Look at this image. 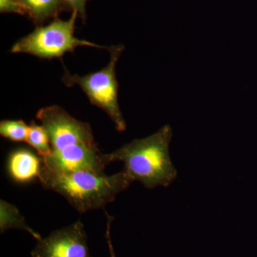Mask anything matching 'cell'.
I'll use <instances>...</instances> for the list:
<instances>
[{"instance_id":"8","label":"cell","mask_w":257,"mask_h":257,"mask_svg":"<svg viewBox=\"0 0 257 257\" xmlns=\"http://www.w3.org/2000/svg\"><path fill=\"white\" fill-rule=\"evenodd\" d=\"M42 167L41 157L28 149L15 150L8 157V173L18 183H30L34 179H39Z\"/></svg>"},{"instance_id":"2","label":"cell","mask_w":257,"mask_h":257,"mask_svg":"<svg viewBox=\"0 0 257 257\" xmlns=\"http://www.w3.org/2000/svg\"><path fill=\"white\" fill-rule=\"evenodd\" d=\"M39 180L45 189L62 195L80 213L104 207L133 182L124 170L108 176L92 171L56 172L43 165Z\"/></svg>"},{"instance_id":"10","label":"cell","mask_w":257,"mask_h":257,"mask_svg":"<svg viewBox=\"0 0 257 257\" xmlns=\"http://www.w3.org/2000/svg\"><path fill=\"white\" fill-rule=\"evenodd\" d=\"M25 12L37 21L55 15L60 6V0H20Z\"/></svg>"},{"instance_id":"15","label":"cell","mask_w":257,"mask_h":257,"mask_svg":"<svg viewBox=\"0 0 257 257\" xmlns=\"http://www.w3.org/2000/svg\"><path fill=\"white\" fill-rule=\"evenodd\" d=\"M107 216V221H106V231L105 236L106 238V241H107L108 246H109V253H110L111 257H116L115 256L114 248H113L112 242H111L110 230L111 225L112 223L113 217L112 216H109V214H106Z\"/></svg>"},{"instance_id":"13","label":"cell","mask_w":257,"mask_h":257,"mask_svg":"<svg viewBox=\"0 0 257 257\" xmlns=\"http://www.w3.org/2000/svg\"><path fill=\"white\" fill-rule=\"evenodd\" d=\"M1 13H13L25 15L26 13L20 0H0Z\"/></svg>"},{"instance_id":"12","label":"cell","mask_w":257,"mask_h":257,"mask_svg":"<svg viewBox=\"0 0 257 257\" xmlns=\"http://www.w3.org/2000/svg\"><path fill=\"white\" fill-rule=\"evenodd\" d=\"M29 125L23 120H3L0 122V135L10 141L26 142Z\"/></svg>"},{"instance_id":"7","label":"cell","mask_w":257,"mask_h":257,"mask_svg":"<svg viewBox=\"0 0 257 257\" xmlns=\"http://www.w3.org/2000/svg\"><path fill=\"white\" fill-rule=\"evenodd\" d=\"M42 165L56 172L92 171L104 175L106 166L103 162L96 145L81 144L63 150L52 151L50 156L42 159Z\"/></svg>"},{"instance_id":"4","label":"cell","mask_w":257,"mask_h":257,"mask_svg":"<svg viewBox=\"0 0 257 257\" xmlns=\"http://www.w3.org/2000/svg\"><path fill=\"white\" fill-rule=\"evenodd\" d=\"M77 16L78 13L73 11L69 20H56L46 26L37 28L17 42L12 47L11 52L28 54L38 58L50 60L60 58L79 47L109 50V47L101 46L74 36Z\"/></svg>"},{"instance_id":"5","label":"cell","mask_w":257,"mask_h":257,"mask_svg":"<svg viewBox=\"0 0 257 257\" xmlns=\"http://www.w3.org/2000/svg\"><path fill=\"white\" fill-rule=\"evenodd\" d=\"M36 116L48 135L52 151L81 144H96L90 125L76 119L60 106L42 108Z\"/></svg>"},{"instance_id":"1","label":"cell","mask_w":257,"mask_h":257,"mask_svg":"<svg viewBox=\"0 0 257 257\" xmlns=\"http://www.w3.org/2000/svg\"><path fill=\"white\" fill-rule=\"evenodd\" d=\"M173 132L165 125L147 138L134 140L109 154H102L106 166L113 162L124 164L123 170L130 179L147 189L168 187L177 177L170 145Z\"/></svg>"},{"instance_id":"3","label":"cell","mask_w":257,"mask_h":257,"mask_svg":"<svg viewBox=\"0 0 257 257\" xmlns=\"http://www.w3.org/2000/svg\"><path fill=\"white\" fill-rule=\"evenodd\" d=\"M124 49L123 45L109 47V63L101 70L84 76L72 74L65 70L62 77L67 87L79 86L93 105L109 116L119 132L125 131L126 127L118 101L119 85L116 77V65Z\"/></svg>"},{"instance_id":"6","label":"cell","mask_w":257,"mask_h":257,"mask_svg":"<svg viewBox=\"0 0 257 257\" xmlns=\"http://www.w3.org/2000/svg\"><path fill=\"white\" fill-rule=\"evenodd\" d=\"M32 257H92L84 224L80 221L55 230L37 241Z\"/></svg>"},{"instance_id":"11","label":"cell","mask_w":257,"mask_h":257,"mask_svg":"<svg viewBox=\"0 0 257 257\" xmlns=\"http://www.w3.org/2000/svg\"><path fill=\"white\" fill-rule=\"evenodd\" d=\"M26 143L36 150L37 155L42 159L46 158L52 153V147L46 131L41 124H37L35 121L29 125Z\"/></svg>"},{"instance_id":"16","label":"cell","mask_w":257,"mask_h":257,"mask_svg":"<svg viewBox=\"0 0 257 257\" xmlns=\"http://www.w3.org/2000/svg\"></svg>"},{"instance_id":"9","label":"cell","mask_w":257,"mask_h":257,"mask_svg":"<svg viewBox=\"0 0 257 257\" xmlns=\"http://www.w3.org/2000/svg\"><path fill=\"white\" fill-rule=\"evenodd\" d=\"M8 229H19L27 231L37 241L42 239L41 235L32 229L20 214L18 208L5 200L0 201V230L1 233Z\"/></svg>"},{"instance_id":"14","label":"cell","mask_w":257,"mask_h":257,"mask_svg":"<svg viewBox=\"0 0 257 257\" xmlns=\"http://www.w3.org/2000/svg\"><path fill=\"white\" fill-rule=\"evenodd\" d=\"M67 5L82 17L85 15L86 0H63Z\"/></svg>"}]
</instances>
